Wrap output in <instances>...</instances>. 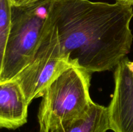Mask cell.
<instances>
[{
	"instance_id": "1",
	"label": "cell",
	"mask_w": 133,
	"mask_h": 132,
	"mask_svg": "<svg viewBox=\"0 0 133 132\" xmlns=\"http://www.w3.org/2000/svg\"><path fill=\"white\" fill-rule=\"evenodd\" d=\"M132 18V6L89 0H55L49 14L65 58L92 74L111 71L127 57Z\"/></svg>"
},
{
	"instance_id": "2",
	"label": "cell",
	"mask_w": 133,
	"mask_h": 132,
	"mask_svg": "<svg viewBox=\"0 0 133 132\" xmlns=\"http://www.w3.org/2000/svg\"><path fill=\"white\" fill-rule=\"evenodd\" d=\"M92 73L75 66L66 69L45 89L38 112L40 132L82 117L94 102L90 95Z\"/></svg>"
},
{
	"instance_id": "3",
	"label": "cell",
	"mask_w": 133,
	"mask_h": 132,
	"mask_svg": "<svg viewBox=\"0 0 133 132\" xmlns=\"http://www.w3.org/2000/svg\"><path fill=\"white\" fill-rule=\"evenodd\" d=\"M54 1L38 0L27 5H12L1 82L13 80L33 59Z\"/></svg>"
},
{
	"instance_id": "4",
	"label": "cell",
	"mask_w": 133,
	"mask_h": 132,
	"mask_svg": "<svg viewBox=\"0 0 133 132\" xmlns=\"http://www.w3.org/2000/svg\"><path fill=\"white\" fill-rule=\"evenodd\" d=\"M71 66L61 53L55 28L48 17L33 59L14 79L20 85L30 104L34 99L42 97L49 84Z\"/></svg>"
},
{
	"instance_id": "5",
	"label": "cell",
	"mask_w": 133,
	"mask_h": 132,
	"mask_svg": "<svg viewBox=\"0 0 133 132\" xmlns=\"http://www.w3.org/2000/svg\"><path fill=\"white\" fill-rule=\"evenodd\" d=\"M125 57L114 71L115 89L107 107L109 126L114 132H133V71Z\"/></svg>"
},
{
	"instance_id": "6",
	"label": "cell",
	"mask_w": 133,
	"mask_h": 132,
	"mask_svg": "<svg viewBox=\"0 0 133 132\" xmlns=\"http://www.w3.org/2000/svg\"><path fill=\"white\" fill-rule=\"evenodd\" d=\"M29 105L16 80L1 82L0 128L16 129L27 123Z\"/></svg>"
},
{
	"instance_id": "7",
	"label": "cell",
	"mask_w": 133,
	"mask_h": 132,
	"mask_svg": "<svg viewBox=\"0 0 133 132\" xmlns=\"http://www.w3.org/2000/svg\"><path fill=\"white\" fill-rule=\"evenodd\" d=\"M109 129L107 107L94 102L85 115L60 124L49 132H107Z\"/></svg>"
},
{
	"instance_id": "8",
	"label": "cell",
	"mask_w": 133,
	"mask_h": 132,
	"mask_svg": "<svg viewBox=\"0 0 133 132\" xmlns=\"http://www.w3.org/2000/svg\"><path fill=\"white\" fill-rule=\"evenodd\" d=\"M11 0H0V72L11 23Z\"/></svg>"
},
{
	"instance_id": "9",
	"label": "cell",
	"mask_w": 133,
	"mask_h": 132,
	"mask_svg": "<svg viewBox=\"0 0 133 132\" xmlns=\"http://www.w3.org/2000/svg\"><path fill=\"white\" fill-rule=\"evenodd\" d=\"M38 0H11L12 5L14 6H22L32 3Z\"/></svg>"
},
{
	"instance_id": "10",
	"label": "cell",
	"mask_w": 133,
	"mask_h": 132,
	"mask_svg": "<svg viewBox=\"0 0 133 132\" xmlns=\"http://www.w3.org/2000/svg\"><path fill=\"white\" fill-rule=\"evenodd\" d=\"M116 2L119 3L123 5H128V6H133V0H115Z\"/></svg>"
},
{
	"instance_id": "11",
	"label": "cell",
	"mask_w": 133,
	"mask_h": 132,
	"mask_svg": "<svg viewBox=\"0 0 133 132\" xmlns=\"http://www.w3.org/2000/svg\"><path fill=\"white\" fill-rule=\"evenodd\" d=\"M129 65L130 68L133 71V62H131V61H129Z\"/></svg>"
},
{
	"instance_id": "12",
	"label": "cell",
	"mask_w": 133,
	"mask_h": 132,
	"mask_svg": "<svg viewBox=\"0 0 133 132\" xmlns=\"http://www.w3.org/2000/svg\"><path fill=\"white\" fill-rule=\"evenodd\" d=\"M0 82H1V80H0Z\"/></svg>"
}]
</instances>
